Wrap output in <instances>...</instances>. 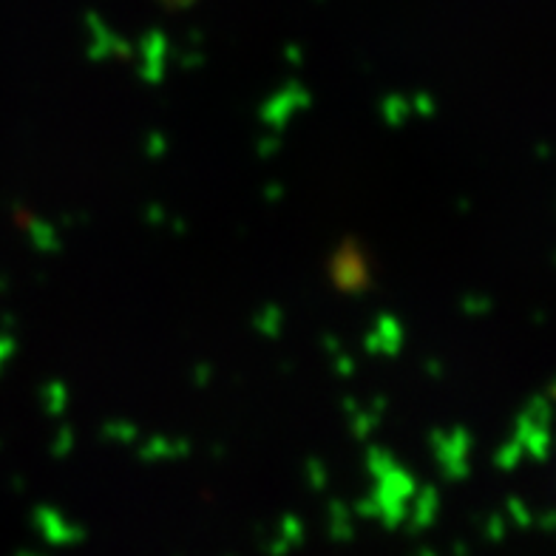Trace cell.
Segmentation results:
<instances>
[{"instance_id": "6da1fadb", "label": "cell", "mask_w": 556, "mask_h": 556, "mask_svg": "<svg viewBox=\"0 0 556 556\" xmlns=\"http://www.w3.org/2000/svg\"><path fill=\"white\" fill-rule=\"evenodd\" d=\"M330 278L332 285L346 295H364L372 290L369 258H366L364 244H361L355 236H346L344 242L336 248V253H332Z\"/></svg>"}, {"instance_id": "7a4b0ae2", "label": "cell", "mask_w": 556, "mask_h": 556, "mask_svg": "<svg viewBox=\"0 0 556 556\" xmlns=\"http://www.w3.org/2000/svg\"><path fill=\"white\" fill-rule=\"evenodd\" d=\"M471 432L466 426H454L448 432L443 429H434L429 434V446L432 454L438 457L440 471L448 477V480H463L469 477V454H471Z\"/></svg>"}, {"instance_id": "3957f363", "label": "cell", "mask_w": 556, "mask_h": 556, "mask_svg": "<svg viewBox=\"0 0 556 556\" xmlns=\"http://www.w3.org/2000/svg\"><path fill=\"white\" fill-rule=\"evenodd\" d=\"M309 103H313L309 88L299 80H290L285 83V88H278L276 94L258 109V117H262V123L267 125V128L281 134L287 128V123H290L299 111L309 109Z\"/></svg>"}, {"instance_id": "277c9868", "label": "cell", "mask_w": 556, "mask_h": 556, "mask_svg": "<svg viewBox=\"0 0 556 556\" xmlns=\"http://www.w3.org/2000/svg\"><path fill=\"white\" fill-rule=\"evenodd\" d=\"M86 26H88V35H91L88 37V49H86L88 60L100 63V60H111V58L128 60L137 54V49H134L123 35H117V31L111 29V26H105L97 12H88Z\"/></svg>"}, {"instance_id": "5b68a950", "label": "cell", "mask_w": 556, "mask_h": 556, "mask_svg": "<svg viewBox=\"0 0 556 556\" xmlns=\"http://www.w3.org/2000/svg\"><path fill=\"white\" fill-rule=\"evenodd\" d=\"M403 341H406V330H403V321L392 313H381L372 318V327L364 336V350L369 355H387V358H395L401 355Z\"/></svg>"}, {"instance_id": "8992f818", "label": "cell", "mask_w": 556, "mask_h": 556, "mask_svg": "<svg viewBox=\"0 0 556 556\" xmlns=\"http://www.w3.org/2000/svg\"><path fill=\"white\" fill-rule=\"evenodd\" d=\"M139 58H142V66H139V77L151 86H160L168 74V58H170V43L165 31L151 29L142 40H139Z\"/></svg>"}, {"instance_id": "52a82bcc", "label": "cell", "mask_w": 556, "mask_h": 556, "mask_svg": "<svg viewBox=\"0 0 556 556\" xmlns=\"http://www.w3.org/2000/svg\"><path fill=\"white\" fill-rule=\"evenodd\" d=\"M514 438L522 446V452H528V457H534L536 463H542L551 452V432L548 424H540L528 412H520L517 424H514Z\"/></svg>"}, {"instance_id": "ba28073f", "label": "cell", "mask_w": 556, "mask_h": 556, "mask_svg": "<svg viewBox=\"0 0 556 556\" xmlns=\"http://www.w3.org/2000/svg\"><path fill=\"white\" fill-rule=\"evenodd\" d=\"M344 409L346 415H350V426H352V434L358 440L369 438V434H375V429L381 426L383 415H387L389 409V401L383 395L375 397L366 409H361V403L355 401V397H344Z\"/></svg>"}, {"instance_id": "9c48e42d", "label": "cell", "mask_w": 556, "mask_h": 556, "mask_svg": "<svg viewBox=\"0 0 556 556\" xmlns=\"http://www.w3.org/2000/svg\"><path fill=\"white\" fill-rule=\"evenodd\" d=\"M193 452V443L188 438H162L154 434L139 446V460H179Z\"/></svg>"}, {"instance_id": "30bf717a", "label": "cell", "mask_w": 556, "mask_h": 556, "mask_svg": "<svg viewBox=\"0 0 556 556\" xmlns=\"http://www.w3.org/2000/svg\"><path fill=\"white\" fill-rule=\"evenodd\" d=\"M26 227H29L31 244L35 250L46 253V256H52V253H60L63 250V239H60V230L52 225V222L46 219H26Z\"/></svg>"}, {"instance_id": "8fae6325", "label": "cell", "mask_w": 556, "mask_h": 556, "mask_svg": "<svg viewBox=\"0 0 556 556\" xmlns=\"http://www.w3.org/2000/svg\"><path fill=\"white\" fill-rule=\"evenodd\" d=\"M285 309L270 301V304H264V307L253 315V327H256V332H262L264 338L276 341V338L285 332Z\"/></svg>"}, {"instance_id": "7c38bea8", "label": "cell", "mask_w": 556, "mask_h": 556, "mask_svg": "<svg viewBox=\"0 0 556 556\" xmlns=\"http://www.w3.org/2000/svg\"><path fill=\"white\" fill-rule=\"evenodd\" d=\"M381 111V119L389 125V128H401L406 125V119L412 117V109H409V100L403 94H387L378 105Z\"/></svg>"}, {"instance_id": "4fadbf2b", "label": "cell", "mask_w": 556, "mask_h": 556, "mask_svg": "<svg viewBox=\"0 0 556 556\" xmlns=\"http://www.w3.org/2000/svg\"><path fill=\"white\" fill-rule=\"evenodd\" d=\"M40 403H43L46 415L63 417L68 409V389L63 381H49L40 389Z\"/></svg>"}, {"instance_id": "5bb4252c", "label": "cell", "mask_w": 556, "mask_h": 556, "mask_svg": "<svg viewBox=\"0 0 556 556\" xmlns=\"http://www.w3.org/2000/svg\"><path fill=\"white\" fill-rule=\"evenodd\" d=\"M100 438L111 440V443H134V440L139 438V429L131 420L114 417V420H105V424L100 426Z\"/></svg>"}, {"instance_id": "9a60e30c", "label": "cell", "mask_w": 556, "mask_h": 556, "mask_svg": "<svg viewBox=\"0 0 556 556\" xmlns=\"http://www.w3.org/2000/svg\"><path fill=\"white\" fill-rule=\"evenodd\" d=\"M395 466H397L395 454L389 452V448L372 446L369 452H366V469H369V475H372L375 480L387 475L389 469H395Z\"/></svg>"}, {"instance_id": "2e32d148", "label": "cell", "mask_w": 556, "mask_h": 556, "mask_svg": "<svg viewBox=\"0 0 556 556\" xmlns=\"http://www.w3.org/2000/svg\"><path fill=\"white\" fill-rule=\"evenodd\" d=\"M520 457H522V446L517 443V438H508L503 446L497 448V454H494V466L503 471H511L514 466L520 463Z\"/></svg>"}, {"instance_id": "e0dca14e", "label": "cell", "mask_w": 556, "mask_h": 556, "mask_svg": "<svg viewBox=\"0 0 556 556\" xmlns=\"http://www.w3.org/2000/svg\"><path fill=\"white\" fill-rule=\"evenodd\" d=\"M491 309H494V301L489 299V295H463L460 301V313H466L469 318H483V315H489Z\"/></svg>"}, {"instance_id": "ac0fdd59", "label": "cell", "mask_w": 556, "mask_h": 556, "mask_svg": "<svg viewBox=\"0 0 556 556\" xmlns=\"http://www.w3.org/2000/svg\"><path fill=\"white\" fill-rule=\"evenodd\" d=\"M409 109H412V117L432 119L434 114H438V103H434V97L429 94V91H417V94H412Z\"/></svg>"}, {"instance_id": "d6986e66", "label": "cell", "mask_w": 556, "mask_h": 556, "mask_svg": "<svg viewBox=\"0 0 556 556\" xmlns=\"http://www.w3.org/2000/svg\"><path fill=\"white\" fill-rule=\"evenodd\" d=\"M434 511H438V491L432 485H426L420 491V500H417V522H429Z\"/></svg>"}, {"instance_id": "ffe728a7", "label": "cell", "mask_w": 556, "mask_h": 556, "mask_svg": "<svg viewBox=\"0 0 556 556\" xmlns=\"http://www.w3.org/2000/svg\"><path fill=\"white\" fill-rule=\"evenodd\" d=\"M142 148H146L148 160H162V156L170 151V139L165 137V134L154 131V134H148L146 146H142Z\"/></svg>"}, {"instance_id": "44dd1931", "label": "cell", "mask_w": 556, "mask_h": 556, "mask_svg": "<svg viewBox=\"0 0 556 556\" xmlns=\"http://www.w3.org/2000/svg\"><path fill=\"white\" fill-rule=\"evenodd\" d=\"M74 448V429L72 426H60L58 434H54L52 440V454L54 457H66V454H72Z\"/></svg>"}, {"instance_id": "7402d4cb", "label": "cell", "mask_w": 556, "mask_h": 556, "mask_svg": "<svg viewBox=\"0 0 556 556\" xmlns=\"http://www.w3.org/2000/svg\"><path fill=\"white\" fill-rule=\"evenodd\" d=\"M332 369H336L338 378H352V375H355V369H358V364H355V358H352V355L338 352L336 361H332Z\"/></svg>"}, {"instance_id": "603a6c76", "label": "cell", "mask_w": 556, "mask_h": 556, "mask_svg": "<svg viewBox=\"0 0 556 556\" xmlns=\"http://www.w3.org/2000/svg\"><path fill=\"white\" fill-rule=\"evenodd\" d=\"M213 375H216V369H213L211 364H197V366H193V372H191L193 387L207 389V387H211V381H213Z\"/></svg>"}, {"instance_id": "cb8c5ba5", "label": "cell", "mask_w": 556, "mask_h": 556, "mask_svg": "<svg viewBox=\"0 0 556 556\" xmlns=\"http://www.w3.org/2000/svg\"><path fill=\"white\" fill-rule=\"evenodd\" d=\"M256 151L262 160H270V156H276L278 151H281V134L276 131V134H270V137H264L262 142L256 146Z\"/></svg>"}, {"instance_id": "d4e9b609", "label": "cell", "mask_w": 556, "mask_h": 556, "mask_svg": "<svg viewBox=\"0 0 556 556\" xmlns=\"http://www.w3.org/2000/svg\"><path fill=\"white\" fill-rule=\"evenodd\" d=\"M202 63H205V52H202V49H185V54H179V66L185 68V72H193V68H199L202 66Z\"/></svg>"}, {"instance_id": "484cf974", "label": "cell", "mask_w": 556, "mask_h": 556, "mask_svg": "<svg viewBox=\"0 0 556 556\" xmlns=\"http://www.w3.org/2000/svg\"><path fill=\"white\" fill-rule=\"evenodd\" d=\"M142 219H146L151 227H162L165 222H168V213H165V207L162 205H146V211H142Z\"/></svg>"}, {"instance_id": "4316f807", "label": "cell", "mask_w": 556, "mask_h": 556, "mask_svg": "<svg viewBox=\"0 0 556 556\" xmlns=\"http://www.w3.org/2000/svg\"><path fill=\"white\" fill-rule=\"evenodd\" d=\"M307 475L313 477V485L315 489H321L327 483V469H324V463L318 457H309L307 460Z\"/></svg>"}, {"instance_id": "83f0119b", "label": "cell", "mask_w": 556, "mask_h": 556, "mask_svg": "<svg viewBox=\"0 0 556 556\" xmlns=\"http://www.w3.org/2000/svg\"><path fill=\"white\" fill-rule=\"evenodd\" d=\"M424 372L429 375V378H434V381H440V378L446 375V366H443V361H440V358H426L424 361Z\"/></svg>"}, {"instance_id": "f1b7e54d", "label": "cell", "mask_w": 556, "mask_h": 556, "mask_svg": "<svg viewBox=\"0 0 556 556\" xmlns=\"http://www.w3.org/2000/svg\"><path fill=\"white\" fill-rule=\"evenodd\" d=\"M285 58H287V63H290V66L299 68L301 63H304V49H301V46H287Z\"/></svg>"}, {"instance_id": "f546056e", "label": "cell", "mask_w": 556, "mask_h": 556, "mask_svg": "<svg viewBox=\"0 0 556 556\" xmlns=\"http://www.w3.org/2000/svg\"><path fill=\"white\" fill-rule=\"evenodd\" d=\"M264 199H267L270 205H276L278 199H285V185H278V182L267 185V188H264Z\"/></svg>"}, {"instance_id": "4dcf8cb0", "label": "cell", "mask_w": 556, "mask_h": 556, "mask_svg": "<svg viewBox=\"0 0 556 556\" xmlns=\"http://www.w3.org/2000/svg\"><path fill=\"white\" fill-rule=\"evenodd\" d=\"M324 350L332 352V355H338V352H341V341H338L336 336H324Z\"/></svg>"}, {"instance_id": "1f68e13d", "label": "cell", "mask_w": 556, "mask_h": 556, "mask_svg": "<svg viewBox=\"0 0 556 556\" xmlns=\"http://www.w3.org/2000/svg\"><path fill=\"white\" fill-rule=\"evenodd\" d=\"M160 3H162V7H165V9H174V12H176V9L193 7V0H160Z\"/></svg>"}, {"instance_id": "d6a6232c", "label": "cell", "mask_w": 556, "mask_h": 556, "mask_svg": "<svg viewBox=\"0 0 556 556\" xmlns=\"http://www.w3.org/2000/svg\"><path fill=\"white\" fill-rule=\"evenodd\" d=\"M185 230H188V225H185L182 219H174V233H176V236H182Z\"/></svg>"}, {"instance_id": "836d02e7", "label": "cell", "mask_w": 556, "mask_h": 556, "mask_svg": "<svg viewBox=\"0 0 556 556\" xmlns=\"http://www.w3.org/2000/svg\"><path fill=\"white\" fill-rule=\"evenodd\" d=\"M457 211L469 213V199H466V202H463V199H460V202H457Z\"/></svg>"}]
</instances>
